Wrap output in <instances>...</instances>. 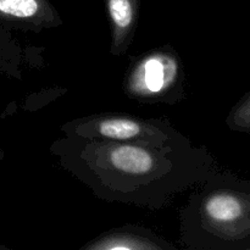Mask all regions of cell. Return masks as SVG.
Returning <instances> with one entry per match:
<instances>
[{"label": "cell", "mask_w": 250, "mask_h": 250, "mask_svg": "<svg viewBox=\"0 0 250 250\" xmlns=\"http://www.w3.org/2000/svg\"><path fill=\"white\" fill-rule=\"evenodd\" d=\"M60 129L63 136L90 141L165 144L185 137L167 120L143 119L116 112L93 114L75 119L62 124Z\"/></svg>", "instance_id": "obj_3"}, {"label": "cell", "mask_w": 250, "mask_h": 250, "mask_svg": "<svg viewBox=\"0 0 250 250\" xmlns=\"http://www.w3.org/2000/svg\"><path fill=\"white\" fill-rule=\"evenodd\" d=\"M175 250L176 247L150 229L126 226L110 229L82 247V250Z\"/></svg>", "instance_id": "obj_5"}, {"label": "cell", "mask_w": 250, "mask_h": 250, "mask_svg": "<svg viewBox=\"0 0 250 250\" xmlns=\"http://www.w3.org/2000/svg\"><path fill=\"white\" fill-rule=\"evenodd\" d=\"M50 153L98 199L150 210L168 207L212 175L209 154L186 136L165 144L63 136Z\"/></svg>", "instance_id": "obj_1"}, {"label": "cell", "mask_w": 250, "mask_h": 250, "mask_svg": "<svg viewBox=\"0 0 250 250\" xmlns=\"http://www.w3.org/2000/svg\"><path fill=\"white\" fill-rule=\"evenodd\" d=\"M1 249H5V247H2V246H0V250Z\"/></svg>", "instance_id": "obj_8"}, {"label": "cell", "mask_w": 250, "mask_h": 250, "mask_svg": "<svg viewBox=\"0 0 250 250\" xmlns=\"http://www.w3.org/2000/svg\"><path fill=\"white\" fill-rule=\"evenodd\" d=\"M4 156H5V153L1 150V149H0V164H1V161H2V159H4Z\"/></svg>", "instance_id": "obj_7"}, {"label": "cell", "mask_w": 250, "mask_h": 250, "mask_svg": "<svg viewBox=\"0 0 250 250\" xmlns=\"http://www.w3.org/2000/svg\"><path fill=\"white\" fill-rule=\"evenodd\" d=\"M124 89L142 103L173 105L185 95V70L177 53L163 46L133 59L124 81Z\"/></svg>", "instance_id": "obj_2"}, {"label": "cell", "mask_w": 250, "mask_h": 250, "mask_svg": "<svg viewBox=\"0 0 250 250\" xmlns=\"http://www.w3.org/2000/svg\"><path fill=\"white\" fill-rule=\"evenodd\" d=\"M61 20L48 0H0V28L39 32Z\"/></svg>", "instance_id": "obj_4"}, {"label": "cell", "mask_w": 250, "mask_h": 250, "mask_svg": "<svg viewBox=\"0 0 250 250\" xmlns=\"http://www.w3.org/2000/svg\"><path fill=\"white\" fill-rule=\"evenodd\" d=\"M111 26V54L127 53L138 24L139 0H105Z\"/></svg>", "instance_id": "obj_6"}]
</instances>
